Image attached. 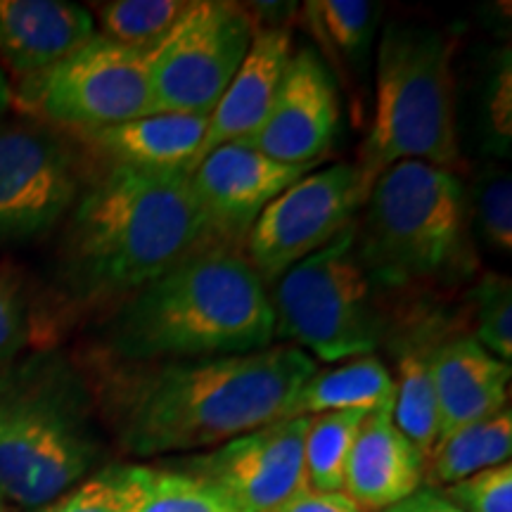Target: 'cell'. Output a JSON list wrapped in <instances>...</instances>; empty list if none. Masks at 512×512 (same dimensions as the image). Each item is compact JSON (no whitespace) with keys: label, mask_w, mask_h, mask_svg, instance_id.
Returning a JSON list of instances; mask_svg holds the SVG:
<instances>
[{"label":"cell","mask_w":512,"mask_h":512,"mask_svg":"<svg viewBox=\"0 0 512 512\" xmlns=\"http://www.w3.org/2000/svg\"><path fill=\"white\" fill-rule=\"evenodd\" d=\"M292 344L249 354L162 363H95L102 430L128 458L211 451L268 422L316 370Z\"/></svg>","instance_id":"6da1fadb"},{"label":"cell","mask_w":512,"mask_h":512,"mask_svg":"<svg viewBox=\"0 0 512 512\" xmlns=\"http://www.w3.org/2000/svg\"><path fill=\"white\" fill-rule=\"evenodd\" d=\"M192 171L102 166L64 219L60 280L76 302H124L211 238Z\"/></svg>","instance_id":"7a4b0ae2"},{"label":"cell","mask_w":512,"mask_h":512,"mask_svg":"<svg viewBox=\"0 0 512 512\" xmlns=\"http://www.w3.org/2000/svg\"><path fill=\"white\" fill-rule=\"evenodd\" d=\"M275 342L268 287L235 242L207 238L140 287L102 328L105 363L195 361Z\"/></svg>","instance_id":"3957f363"},{"label":"cell","mask_w":512,"mask_h":512,"mask_svg":"<svg viewBox=\"0 0 512 512\" xmlns=\"http://www.w3.org/2000/svg\"><path fill=\"white\" fill-rule=\"evenodd\" d=\"M88 375L60 351H38L0 370V494L41 510L107 465Z\"/></svg>","instance_id":"277c9868"},{"label":"cell","mask_w":512,"mask_h":512,"mask_svg":"<svg viewBox=\"0 0 512 512\" xmlns=\"http://www.w3.org/2000/svg\"><path fill=\"white\" fill-rule=\"evenodd\" d=\"M467 190L456 171L399 162L370 185L356 254L375 287L448 285L475 268Z\"/></svg>","instance_id":"5b68a950"},{"label":"cell","mask_w":512,"mask_h":512,"mask_svg":"<svg viewBox=\"0 0 512 512\" xmlns=\"http://www.w3.org/2000/svg\"><path fill=\"white\" fill-rule=\"evenodd\" d=\"M399 162L460 169L453 43L420 22H389L375 57V112L356 166L368 188Z\"/></svg>","instance_id":"8992f818"},{"label":"cell","mask_w":512,"mask_h":512,"mask_svg":"<svg viewBox=\"0 0 512 512\" xmlns=\"http://www.w3.org/2000/svg\"><path fill=\"white\" fill-rule=\"evenodd\" d=\"M280 344L339 363L375 354L389 335L375 283L356 254V221L268 287Z\"/></svg>","instance_id":"52a82bcc"},{"label":"cell","mask_w":512,"mask_h":512,"mask_svg":"<svg viewBox=\"0 0 512 512\" xmlns=\"http://www.w3.org/2000/svg\"><path fill=\"white\" fill-rule=\"evenodd\" d=\"M27 117L81 133L150 114V53L95 34L36 79L12 88Z\"/></svg>","instance_id":"ba28073f"},{"label":"cell","mask_w":512,"mask_h":512,"mask_svg":"<svg viewBox=\"0 0 512 512\" xmlns=\"http://www.w3.org/2000/svg\"><path fill=\"white\" fill-rule=\"evenodd\" d=\"M256 17L230 0H192L190 10L150 53V114L209 117L245 62Z\"/></svg>","instance_id":"9c48e42d"},{"label":"cell","mask_w":512,"mask_h":512,"mask_svg":"<svg viewBox=\"0 0 512 512\" xmlns=\"http://www.w3.org/2000/svg\"><path fill=\"white\" fill-rule=\"evenodd\" d=\"M91 174L81 145L36 119H0V245H22L67 219Z\"/></svg>","instance_id":"30bf717a"},{"label":"cell","mask_w":512,"mask_h":512,"mask_svg":"<svg viewBox=\"0 0 512 512\" xmlns=\"http://www.w3.org/2000/svg\"><path fill=\"white\" fill-rule=\"evenodd\" d=\"M356 162H342L309 171L280 192L242 240V254L271 287L280 275L335 240L356 221L368 197Z\"/></svg>","instance_id":"8fae6325"},{"label":"cell","mask_w":512,"mask_h":512,"mask_svg":"<svg viewBox=\"0 0 512 512\" xmlns=\"http://www.w3.org/2000/svg\"><path fill=\"white\" fill-rule=\"evenodd\" d=\"M309 418H283L204 453L166 465L207 482L238 512H278L309 489L304 437Z\"/></svg>","instance_id":"7c38bea8"},{"label":"cell","mask_w":512,"mask_h":512,"mask_svg":"<svg viewBox=\"0 0 512 512\" xmlns=\"http://www.w3.org/2000/svg\"><path fill=\"white\" fill-rule=\"evenodd\" d=\"M339 93L332 72L316 50L292 53L264 124L240 143L287 166L313 169L335 145Z\"/></svg>","instance_id":"4fadbf2b"},{"label":"cell","mask_w":512,"mask_h":512,"mask_svg":"<svg viewBox=\"0 0 512 512\" xmlns=\"http://www.w3.org/2000/svg\"><path fill=\"white\" fill-rule=\"evenodd\" d=\"M309 171L306 166L275 162L254 147L233 140L197 162L190 185L211 238L238 245L247 238L261 211Z\"/></svg>","instance_id":"5bb4252c"},{"label":"cell","mask_w":512,"mask_h":512,"mask_svg":"<svg viewBox=\"0 0 512 512\" xmlns=\"http://www.w3.org/2000/svg\"><path fill=\"white\" fill-rule=\"evenodd\" d=\"M98 34L91 8L67 0H0V64L15 83L36 79Z\"/></svg>","instance_id":"9a60e30c"},{"label":"cell","mask_w":512,"mask_h":512,"mask_svg":"<svg viewBox=\"0 0 512 512\" xmlns=\"http://www.w3.org/2000/svg\"><path fill=\"white\" fill-rule=\"evenodd\" d=\"M394 408L363 418L344 470L342 494L361 512H384L425 482V458L394 422Z\"/></svg>","instance_id":"2e32d148"},{"label":"cell","mask_w":512,"mask_h":512,"mask_svg":"<svg viewBox=\"0 0 512 512\" xmlns=\"http://www.w3.org/2000/svg\"><path fill=\"white\" fill-rule=\"evenodd\" d=\"M437 392V441L494 418L508 408L512 368L472 335L441 339L432 356Z\"/></svg>","instance_id":"e0dca14e"},{"label":"cell","mask_w":512,"mask_h":512,"mask_svg":"<svg viewBox=\"0 0 512 512\" xmlns=\"http://www.w3.org/2000/svg\"><path fill=\"white\" fill-rule=\"evenodd\" d=\"M207 124L209 117L197 114H147L117 126L69 136L86 147L102 166L192 171L200 162Z\"/></svg>","instance_id":"ac0fdd59"},{"label":"cell","mask_w":512,"mask_h":512,"mask_svg":"<svg viewBox=\"0 0 512 512\" xmlns=\"http://www.w3.org/2000/svg\"><path fill=\"white\" fill-rule=\"evenodd\" d=\"M292 57V34L285 27L256 29L252 46L226 93L209 114L200 159L216 147L245 140L264 124L278 83Z\"/></svg>","instance_id":"d6986e66"},{"label":"cell","mask_w":512,"mask_h":512,"mask_svg":"<svg viewBox=\"0 0 512 512\" xmlns=\"http://www.w3.org/2000/svg\"><path fill=\"white\" fill-rule=\"evenodd\" d=\"M394 375L375 354L316 368L287 403L283 418H311L318 413L394 408Z\"/></svg>","instance_id":"ffe728a7"},{"label":"cell","mask_w":512,"mask_h":512,"mask_svg":"<svg viewBox=\"0 0 512 512\" xmlns=\"http://www.w3.org/2000/svg\"><path fill=\"white\" fill-rule=\"evenodd\" d=\"M441 339L430 335V328L403 335L396 344V399H394V422L396 427L413 441V446L430 456L437 444L439 413L437 392H434L432 356Z\"/></svg>","instance_id":"44dd1931"},{"label":"cell","mask_w":512,"mask_h":512,"mask_svg":"<svg viewBox=\"0 0 512 512\" xmlns=\"http://www.w3.org/2000/svg\"><path fill=\"white\" fill-rule=\"evenodd\" d=\"M302 15L306 29L330 64L347 74H358L366 67L380 24V5L368 0H309Z\"/></svg>","instance_id":"7402d4cb"},{"label":"cell","mask_w":512,"mask_h":512,"mask_svg":"<svg viewBox=\"0 0 512 512\" xmlns=\"http://www.w3.org/2000/svg\"><path fill=\"white\" fill-rule=\"evenodd\" d=\"M512 456V413L505 408L494 418L465 427L434 444L425 458L427 489H444L463 479L510 463Z\"/></svg>","instance_id":"603a6c76"},{"label":"cell","mask_w":512,"mask_h":512,"mask_svg":"<svg viewBox=\"0 0 512 512\" xmlns=\"http://www.w3.org/2000/svg\"><path fill=\"white\" fill-rule=\"evenodd\" d=\"M192 0H107L91 5L98 34L121 46L155 53L190 10Z\"/></svg>","instance_id":"cb8c5ba5"},{"label":"cell","mask_w":512,"mask_h":512,"mask_svg":"<svg viewBox=\"0 0 512 512\" xmlns=\"http://www.w3.org/2000/svg\"><path fill=\"white\" fill-rule=\"evenodd\" d=\"M366 415L363 411L311 415L304 437V475L309 489L325 494L342 491L351 446Z\"/></svg>","instance_id":"d4e9b609"},{"label":"cell","mask_w":512,"mask_h":512,"mask_svg":"<svg viewBox=\"0 0 512 512\" xmlns=\"http://www.w3.org/2000/svg\"><path fill=\"white\" fill-rule=\"evenodd\" d=\"M150 465L107 463L36 512H138Z\"/></svg>","instance_id":"484cf974"},{"label":"cell","mask_w":512,"mask_h":512,"mask_svg":"<svg viewBox=\"0 0 512 512\" xmlns=\"http://www.w3.org/2000/svg\"><path fill=\"white\" fill-rule=\"evenodd\" d=\"M138 512H238L207 482L171 465H150Z\"/></svg>","instance_id":"4316f807"},{"label":"cell","mask_w":512,"mask_h":512,"mask_svg":"<svg viewBox=\"0 0 512 512\" xmlns=\"http://www.w3.org/2000/svg\"><path fill=\"white\" fill-rule=\"evenodd\" d=\"M470 200V221L479 238L498 254L512 249V178L501 164H489L477 176Z\"/></svg>","instance_id":"83f0119b"},{"label":"cell","mask_w":512,"mask_h":512,"mask_svg":"<svg viewBox=\"0 0 512 512\" xmlns=\"http://www.w3.org/2000/svg\"><path fill=\"white\" fill-rule=\"evenodd\" d=\"M475 299V337L501 361L512 358V285L503 275H486L472 292Z\"/></svg>","instance_id":"f1b7e54d"},{"label":"cell","mask_w":512,"mask_h":512,"mask_svg":"<svg viewBox=\"0 0 512 512\" xmlns=\"http://www.w3.org/2000/svg\"><path fill=\"white\" fill-rule=\"evenodd\" d=\"M484 145L494 155H508L512 136V62L510 48L498 50L484 76L482 95Z\"/></svg>","instance_id":"f546056e"},{"label":"cell","mask_w":512,"mask_h":512,"mask_svg":"<svg viewBox=\"0 0 512 512\" xmlns=\"http://www.w3.org/2000/svg\"><path fill=\"white\" fill-rule=\"evenodd\" d=\"M31 342L29 297L19 271L0 264V370L19 361Z\"/></svg>","instance_id":"4dcf8cb0"},{"label":"cell","mask_w":512,"mask_h":512,"mask_svg":"<svg viewBox=\"0 0 512 512\" xmlns=\"http://www.w3.org/2000/svg\"><path fill=\"white\" fill-rule=\"evenodd\" d=\"M437 491L460 512H512V465L489 467Z\"/></svg>","instance_id":"1f68e13d"},{"label":"cell","mask_w":512,"mask_h":512,"mask_svg":"<svg viewBox=\"0 0 512 512\" xmlns=\"http://www.w3.org/2000/svg\"><path fill=\"white\" fill-rule=\"evenodd\" d=\"M278 512H361L342 491L337 494H325V491L304 489L292 496Z\"/></svg>","instance_id":"d6a6232c"},{"label":"cell","mask_w":512,"mask_h":512,"mask_svg":"<svg viewBox=\"0 0 512 512\" xmlns=\"http://www.w3.org/2000/svg\"><path fill=\"white\" fill-rule=\"evenodd\" d=\"M384 512H460V510L453 508V505L448 503L437 489H427L425 486V489L415 491L411 498H406V501H401L399 505H394V508Z\"/></svg>","instance_id":"836d02e7"},{"label":"cell","mask_w":512,"mask_h":512,"mask_svg":"<svg viewBox=\"0 0 512 512\" xmlns=\"http://www.w3.org/2000/svg\"><path fill=\"white\" fill-rule=\"evenodd\" d=\"M10 107H12V86H10V79L3 72V67H0V119L8 114Z\"/></svg>","instance_id":"e575fe53"},{"label":"cell","mask_w":512,"mask_h":512,"mask_svg":"<svg viewBox=\"0 0 512 512\" xmlns=\"http://www.w3.org/2000/svg\"><path fill=\"white\" fill-rule=\"evenodd\" d=\"M0 512H12V505L8 503V498L0 494Z\"/></svg>","instance_id":"d590c367"}]
</instances>
